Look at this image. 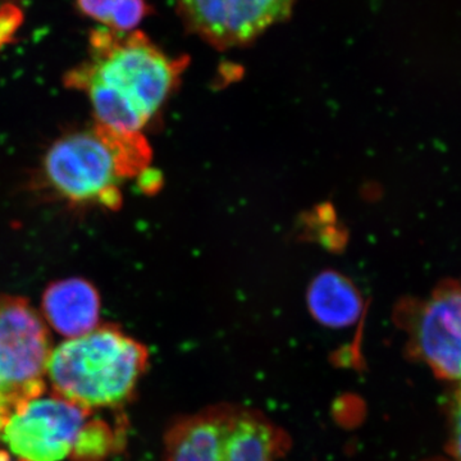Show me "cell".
<instances>
[{"label": "cell", "instance_id": "6da1fadb", "mask_svg": "<svg viewBox=\"0 0 461 461\" xmlns=\"http://www.w3.org/2000/svg\"><path fill=\"white\" fill-rule=\"evenodd\" d=\"M189 65L173 58L140 32H91L86 59L63 77L93 107L94 122L123 132H142L177 89Z\"/></svg>", "mask_w": 461, "mask_h": 461}, {"label": "cell", "instance_id": "7a4b0ae2", "mask_svg": "<svg viewBox=\"0 0 461 461\" xmlns=\"http://www.w3.org/2000/svg\"><path fill=\"white\" fill-rule=\"evenodd\" d=\"M151 148L144 132H123L94 122L58 138L42 159V178L68 204L122 206L124 182L149 171Z\"/></svg>", "mask_w": 461, "mask_h": 461}, {"label": "cell", "instance_id": "3957f363", "mask_svg": "<svg viewBox=\"0 0 461 461\" xmlns=\"http://www.w3.org/2000/svg\"><path fill=\"white\" fill-rule=\"evenodd\" d=\"M148 366L147 346L115 324H99L51 350L47 379L54 395L87 411L117 408L131 399Z\"/></svg>", "mask_w": 461, "mask_h": 461}, {"label": "cell", "instance_id": "277c9868", "mask_svg": "<svg viewBox=\"0 0 461 461\" xmlns=\"http://www.w3.org/2000/svg\"><path fill=\"white\" fill-rule=\"evenodd\" d=\"M291 445L287 430L264 412L221 402L173 420L162 461H281Z\"/></svg>", "mask_w": 461, "mask_h": 461}, {"label": "cell", "instance_id": "5b68a950", "mask_svg": "<svg viewBox=\"0 0 461 461\" xmlns=\"http://www.w3.org/2000/svg\"><path fill=\"white\" fill-rule=\"evenodd\" d=\"M51 342L25 297L0 294V420L44 395Z\"/></svg>", "mask_w": 461, "mask_h": 461}, {"label": "cell", "instance_id": "8992f818", "mask_svg": "<svg viewBox=\"0 0 461 461\" xmlns=\"http://www.w3.org/2000/svg\"><path fill=\"white\" fill-rule=\"evenodd\" d=\"M393 320L411 359L436 377L461 382V278L442 281L427 297L402 299Z\"/></svg>", "mask_w": 461, "mask_h": 461}, {"label": "cell", "instance_id": "52a82bcc", "mask_svg": "<svg viewBox=\"0 0 461 461\" xmlns=\"http://www.w3.org/2000/svg\"><path fill=\"white\" fill-rule=\"evenodd\" d=\"M91 411L59 396H39L0 420V441L21 461L71 459Z\"/></svg>", "mask_w": 461, "mask_h": 461}, {"label": "cell", "instance_id": "ba28073f", "mask_svg": "<svg viewBox=\"0 0 461 461\" xmlns=\"http://www.w3.org/2000/svg\"><path fill=\"white\" fill-rule=\"evenodd\" d=\"M295 0H177L189 32L217 50L244 47L286 20Z\"/></svg>", "mask_w": 461, "mask_h": 461}, {"label": "cell", "instance_id": "9c48e42d", "mask_svg": "<svg viewBox=\"0 0 461 461\" xmlns=\"http://www.w3.org/2000/svg\"><path fill=\"white\" fill-rule=\"evenodd\" d=\"M100 311L99 291L85 278L51 282L42 294L41 317L66 339L78 338L98 327Z\"/></svg>", "mask_w": 461, "mask_h": 461}, {"label": "cell", "instance_id": "30bf717a", "mask_svg": "<svg viewBox=\"0 0 461 461\" xmlns=\"http://www.w3.org/2000/svg\"><path fill=\"white\" fill-rule=\"evenodd\" d=\"M306 304L313 320L330 330L350 329L366 314L359 288L335 269L321 271L311 281Z\"/></svg>", "mask_w": 461, "mask_h": 461}, {"label": "cell", "instance_id": "8fae6325", "mask_svg": "<svg viewBox=\"0 0 461 461\" xmlns=\"http://www.w3.org/2000/svg\"><path fill=\"white\" fill-rule=\"evenodd\" d=\"M85 16L115 32H132L151 12L145 0H76Z\"/></svg>", "mask_w": 461, "mask_h": 461}, {"label": "cell", "instance_id": "7c38bea8", "mask_svg": "<svg viewBox=\"0 0 461 461\" xmlns=\"http://www.w3.org/2000/svg\"><path fill=\"white\" fill-rule=\"evenodd\" d=\"M120 441L107 421L90 418L80 441L76 446L71 460L100 461L114 450Z\"/></svg>", "mask_w": 461, "mask_h": 461}, {"label": "cell", "instance_id": "4fadbf2b", "mask_svg": "<svg viewBox=\"0 0 461 461\" xmlns=\"http://www.w3.org/2000/svg\"><path fill=\"white\" fill-rule=\"evenodd\" d=\"M447 454L450 461H461V382L455 384L447 403Z\"/></svg>", "mask_w": 461, "mask_h": 461}, {"label": "cell", "instance_id": "5bb4252c", "mask_svg": "<svg viewBox=\"0 0 461 461\" xmlns=\"http://www.w3.org/2000/svg\"><path fill=\"white\" fill-rule=\"evenodd\" d=\"M0 461H21L18 460L17 457H14V455L8 453L5 450H0Z\"/></svg>", "mask_w": 461, "mask_h": 461}, {"label": "cell", "instance_id": "9a60e30c", "mask_svg": "<svg viewBox=\"0 0 461 461\" xmlns=\"http://www.w3.org/2000/svg\"><path fill=\"white\" fill-rule=\"evenodd\" d=\"M426 461H450V460H444V459H430Z\"/></svg>", "mask_w": 461, "mask_h": 461}]
</instances>
